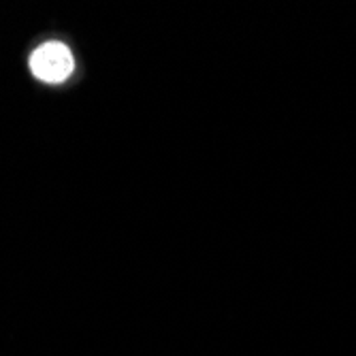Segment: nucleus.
Segmentation results:
<instances>
[{
	"mask_svg": "<svg viewBox=\"0 0 356 356\" xmlns=\"http://www.w3.org/2000/svg\"><path fill=\"white\" fill-rule=\"evenodd\" d=\"M30 71L43 83H64L75 71V58L69 45L60 41H47L30 54Z\"/></svg>",
	"mask_w": 356,
	"mask_h": 356,
	"instance_id": "1",
	"label": "nucleus"
}]
</instances>
